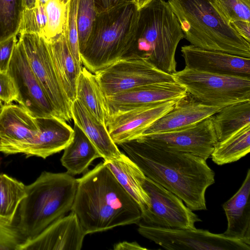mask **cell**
I'll return each instance as SVG.
<instances>
[{
  "instance_id": "obj_43",
  "label": "cell",
  "mask_w": 250,
  "mask_h": 250,
  "mask_svg": "<svg viewBox=\"0 0 250 250\" xmlns=\"http://www.w3.org/2000/svg\"><path fill=\"white\" fill-rule=\"evenodd\" d=\"M152 0H135V2L138 9L140 10L150 2Z\"/></svg>"
},
{
  "instance_id": "obj_14",
  "label": "cell",
  "mask_w": 250,
  "mask_h": 250,
  "mask_svg": "<svg viewBox=\"0 0 250 250\" xmlns=\"http://www.w3.org/2000/svg\"><path fill=\"white\" fill-rule=\"evenodd\" d=\"M38 131L35 118L21 106L9 104L0 107V152L24 154Z\"/></svg>"
},
{
  "instance_id": "obj_42",
  "label": "cell",
  "mask_w": 250,
  "mask_h": 250,
  "mask_svg": "<svg viewBox=\"0 0 250 250\" xmlns=\"http://www.w3.org/2000/svg\"><path fill=\"white\" fill-rule=\"evenodd\" d=\"M24 9H31L36 5V0H23Z\"/></svg>"
},
{
  "instance_id": "obj_21",
  "label": "cell",
  "mask_w": 250,
  "mask_h": 250,
  "mask_svg": "<svg viewBox=\"0 0 250 250\" xmlns=\"http://www.w3.org/2000/svg\"><path fill=\"white\" fill-rule=\"evenodd\" d=\"M250 169L239 190L223 205L228 221L225 235L250 245Z\"/></svg>"
},
{
  "instance_id": "obj_41",
  "label": "cell",
  "mask_w": 250,
  "mask_h": 250,
  "mask_svg": "<svg viewBox=\"0 0 250 250\" xmlns=\"http://www.w3.org/2000/svg\"><path fill=\"white\" fill-rule=\"evenodd\" d=\"M114 249L116 250H144L146 248L141 246L136 242H128L124 241L115 244L114 246Z\"/></svg>"
},
{
  "instance_id": "obj_13",
  "label": "cell",
  "mask_w": 250,
  "mask_h": 250,
  "mask_svg": "<svg viewBox=\"0 0 250 250\" xmlns=\"http://www.w3.org/2000/svg\"><path fill=\"white\" fill-rule=\"evenodd\" d=\"M138 138L158 147L191 153L206 160L210 157L218 142L213 116L183 129L142 135Z\"/></svg>"
},
{
  "instance_id": "obj_10",
  "label": "cell",
  "mask_w": 250,
  "mask_h": 250,
  "mask_svg": "<svg viewBox=\"0 0 250 250\" xmlns=\"http://www.w3.org/2000/svg\"><path fill=\"white\" fill-rule=\"evenodd\" d=\"M138 231L143 237L166 250H250V245L202 229L164 228L150 226L141 221Z\"/></svg>"
},
{
  "instance_id": "obj_44",
  "label": "cell",
  "mask_w": 250,
  "mask_h": 250,
  "mask_svg": "<svg viewBox=\"0 0 250 250\" xmlns=\"http://www.w3.org/2000/svg\"><path fill=\"white\" fill-rule=\"evenodd\" d=\"M43 5H45L48 0H36Z\"/></svg>"
},
{
  "instance_id": "obj_20",
  "label": "cell",
  "mask_w": 250,
  "mask_h": 250,
  "mask_svg": "<svg viewBox=\"0 0 250 250\" xmlns=\"http://www.w3.org/2000/svg\"><path fill=\"white\" fill-rule=\"evenodd\" d=\"M39 131L26 157H47L63 150L71 141L73 128L58 117L35 118Z\"/></svg>"
},
{
  "instance_id": "obj_29",
  "label": "cell",
  "mask_w": 250,
  "mask_h": 250,
  "mask_svg": "<svg viewBox=\"0 0 250 250\" xmlns=\"http://www.w3.org/2000/svg\"><path fill=\"white\" fill-rule=\"evenodd\" d=\"M26 195L23 183L7 174H0V222L14 223L20 204Z\"/></svg>"
},
{
  "instance_id": "obj_2",
  "label": "cell",
  "mask_w": 250,
  "mask_h": 250,
  "mask_svg": "<svg viewBox=\"0 0 250 250\" xmlns=\"http://www.w3.org/2000/svg\"><path fill=\"white\" fill-rule=\"evenodd\" d=\"M77 180L71 211L77 216L86 235L141 222L139 206L104 161Z\"/></svg>"
},
{
  "instance_id": "obj_15",
  "label": "cell",
  "mask_w": 250,
  "mask_h": 250,
  "mask_svg": "<svg viewBox=\"0 0 250 250\" xmlns=\"http://www.w3.org/2000/svg\"><path fill=\"white\" fill-rule=\"evenodd\" d=\"M179 100L139 106L107 117L105 125L112 140L118 146L136 139Z\"/></svg>"
},
{
  "instance_id": "obj_17",
  "label": "cell",
  "mask_w": 250,
  "mask_h": 250,
  "mask_svg": "<svg viewBox=\"0 0 250 250\" xmlns=\"http://www.w3.org/2000/svg\"><path fill=\"white\" fill-rule=\"evenodd\" d=\"M85 235L77 216L71 211L26 240L19 250H80Z\"/></svg>"
},
{
  "instance_id": "obj_23",
  "label": "cell",
  "mask_w": 250,
  "mask_h": 250,
  "mask_svg": "<svg viewBox=\"0 0 250 250\" xmlns=\"http://www.w3.org/2000/svg\"><path fill=\"white\" fill-rule=\"evenodd\" d=\"M124 189L140 207L142 217L150 207L149 197L143 187L146 176L127 155L104 161Z\"/></svg>"
},
{
  "instance_id": "obj_34",
  "label": "cell",
  "mask_w": 250,
  "mask_h": 250,
  "mask_svg": "<svg viewBox=\"0 0 250 250\" xmlns=\"http://www.w3.org/2000/svg\"><path fill=\"white\" fill-rule=\"evenodd\" d=\"M46 21L44 5L36 0L34 7L24 9L19 34H35L43 36Z\"/></svg>"
},
{
  "instance_id": "obj_9",
  "label": "cell",
  "mask_w": 250,
  "mask_h": 250,
  "mask_svg": "<svg viewBox=\"0 0 250 250\" xmlns=\"http://www.w3.org/2000/svg\"><path fill=\"white\" fill-rule=\"evenodd\" d=\"M94 74L104 97L146 84L175 82L171 74L135 54L125 56Z\"/></svg>"
},
{
  "instance_id": "obj_36",
  "label": "cell",
  "mask_w": 250,
  "mask_h": 250,
  "mask_svg": "<svg viewBox=\"0 0 250 250\" xmlns=\"http://www.w3.org/2000/svg\"><path fill=\"white\" fill-rule=\"evenodd\" d=\"M27 240L15 222L12 224L0 222V250H19Z\"/></svg>"
},
{
  "instance_id": "obj_26",
  "label": "cell",
  "mask_w": 250,
  "mask_h": 250,
  "mask_svg": "<svg viewBox=\"0 0 250 250\" xmlns=\"http://www.w3.org/2000/svg\"><path fill=\"white\" fill-rule=\"evenodd\" d=\"M76 99L99 121L105 124L104 96L95 74L84 66L79 75Z\"/></svg>"
},
{
  "instance_id": "obj_12",
  "label": "cell",
  "mask_w": 250,
  "mask_h": 250,
  "mask_svg": "<svg viewBox=\"0 0 250 250\" xmlns=\"http://www.w3.org/2000/svg\"><path fill=\"white\" fill-rule=\"evenodd\" d=\"M7 73L18 92L17 102L31 115L59 117L34 74L20 40L14 47Z\"/></svg>"
},
{
  "instance_id": "obj_31",
  "label": "cell",
  "mask_w": 250,
  "mask_h": 250,
  "mask_svg": "<svg viewBox=\"0 0 250 250\" xmlns=\"http://www.w3.org/2000/svg\"><path fill=\"white\" fill-rule=\"evenodd\" d=\"M67 4L60 0H48L44 5L46 24L43 37L51 40L63 33L66 24Z\"/></svg>"
},
{
  "instance_id": "obj_16",
  "label": "cell",
  "mask_w": 250,
  "mask_h": 250,
  "mask_svg": "<svg viewBox=\"0 0 250 250\" xmlns=\"http://www.w3.org/2000/svg\"><path fill=\"white\" fill-rule=\"evenodd\" d=\"M187 94L186 88L175 82L136 87L104 97L105 119L113 114L139 106L179 100Z\"/></svg>"
},
{
  "instance_id": "obj_30",
  "label": "cell",
  "mask_w": 250,
  "mask_h": 250,
  "mask_svg": "<svg viewBox=\"0 0 250 250\" xmlns=\"http://www.w3.org/2000/svg\"><path fill=\"white\" fill-rule=\"evenodd\" d=\"M23 0H0V42L19 34Z\"/></svg>"
},
{
  "instance_id": "obj_18",
  "label": "cell",
  "mask_w": 250,
  "mask_h": 250,
  "mask_svg": "<svg viewBox=\"0 0 250 250\" xmlns=\"http://www.w3.org/2000/svg\"><path fill=\"white\" fill-rule=\"evenodd\" d=\"M186 68L212 73L250 77V58L203 49L192 44L181 47Z\"/></svg>"
},
{
  "instance_id": "obj_3",
  "label": "cell",
  "mask_w": 250,
  "mask_h": 250,
  "mask_svg": "<svg viewBox=\"0 0 250 250\" xmlns=\"http://www.w3.org/2000/svg\"><path fill=\"white\" fill-rule=\"evenodd\" d=\"M190 44L250 58V42L230 25L216 0H168Z\"/></svg>"
},
{
  "instance_id": "obj_1",
  "label": "cell",
  "mask_w": 250,
  "mask_h": 250,
  "mask_svg": "<svg viewBox=\"0 0 250 250\" xmlns=\"http://www.w3.org/2000/svg\"><path fill=\"white\" fill-rule=\"evenodd\" d=\"M146 177L180 198L192 210H206L205 192L215 173L203 158L158 147L142 139L119 144Z\"/></svg>"
},
{
  "instance_id": "obj_24",
  "label": "cell",
  "mask_w": 250,
  "mask_h": 250,
  "mask_svg": "<svg viewBox=\"0 0 250 250\" xmlns=\"http://www.w3.org/2000/svg\"><path fill=\"white\" fill-rule=\"evenodd\" d=\"M73 131L72 139L63 149L61 159L62 165L66 168V172L71 175L85 173L95 159L101 158L90 139L75 124Z\"/></svg>"
},
{
  "instance_id": "obj_8",
  "label": "cell",
  "mask_w": 250,
  "mask_h": 250,
  "mask_svg": "<svg viewBox=\"0 0 250 250\" xmlns=\"http://www.w3.org/2000/svg\"><path fill=\"white\" fill-rule=\"evenodd\" d=\"M21 41L34 74L61 119H72V103L65 93L50 52L48 42L42 36L20 34Z\"/></svg>"
},
{
  "instance_id": "obj_32",
  "label": "cell",
  "mask_w": 250,
  "mask_h": 250,
  "mask_svg": "<svg viewBox=\"0 0 250 250\" xmlns=\"http://www.w3.org/2000/svg\"><path fill=\"white\" fill-rule=\"evenodd\" d=\"M79 0H71L67 4V13L64 33L69 51L80 72L82 67L81 59L77 14Z\"/></svg>"
},
{
  "instance_id": "obj_37",
  "label": "cell",
  "mask_w": 250,
  "mask_h": 250,
  "mask_svg": "<svg viewBox=\"0 0 250 250\" xmlns=\"http://www.w3.org/2000/svg\"><path fill=\"white\" fill-rule=\"evenodd\" d=\"M18 92L15 83L8 74L0 72V104H11L17 101Z\"/></svg>"
},
{
  "instance_id": "obj_40",
  "label": "cell",
  "mask_w": 250,
  "mask_h": 250,
  "mask_svg": "<svg viewBox=\"0 0 250 250\" xmlns=\"http://www.w3.org/2000/svg\"><path fill=\"white\" fill-rule=\"evenodd\" d=\"M230 24L241 37L250 42V22L236 21L230 22Z\"/></svg>"
},
{
  "instance_id": "obj_4",
  "label": "cell",
  "mask_w": 250,
  "mask_h": 250,
  "mask_svg": "<svg viewBox=\"0 0 250 250\" xmlns=\"http://www.w3.org/2000/svg\"><path fill=\"white\" fill-rule=\"evenodd\" d=\"M77 188V179L66 172L43 171L26 186L27 195L18 208L16 223L27 240L71 211Z\"/></svg>"
},
{
  "instance_id": "obj_11",
  "label": "cell",
  "mask_w": 250,
  "mask_h": 250,
  "mask_svg": "<svg viewBox=\"0 0 250 250\" xmlns=\"http://www.w3.org/2000/svg\"><path fill=\"white\" fill-rule=\"evenodd\" d=\"M143 187L150 207L142 222L164 228L194 229L195 224L202 221L180 198L160 184L146 177Z\"/></svg>"
},
{
  "instance_id": "obj_5",
  "label": "cell",
  "mask_w": 250,
  "mask_h": 250,
  "mask_svg": "<svg viewBox=\"0 0 250 250\" xmlns=\"http://www.w3.org/2000/svg\"><path fill=\"white\" fill-rule=\"evenodd\" d=\"M139 12L133 2L97 14L80 54L82 64L94 73L128 55L133 45Z\"/></svg>"
},
{
  "instance_id": "obj_28",
  "label": "cell",
  "mask_w": 250,
  "mask_h": 250,
  "mask_svg": "<svg viewBox=\"0 0 250 250\" xmlns=\"http://www.w3.org/2000/svg\"><path fill=\"white\" fill-rule=\"evenodd\" d=\"M250 151V125L218 142L211 154L213 162L223 165L236 162Z\"/></svg>"
},
{
  "instance_id": "obj_39",
  "label": "cell",
  "mask_w": 250,
  "mask_h": 250,
  "mask_svg": "<svg viewBox=\"0 0 250 250\" xmlns=\"http://www.w3.org/2000/svg\"><path fill=\"white\" fill-rule=\"evenodd\" d=\"M133 2L135 0H95V6L98 14Z\"/></svg>"
},
{
  "instance_id": "obj_25",
  "label": "cell",
  "mask_w": 250,
  "mask_h": 250,
  "mask_svg": "<svg viewBox=\"0 0 250 250\" xmlns=\"http://www.w3.org/2000/svg\"><path fill=\"white\" fill-rule=\"evenodd\" d=\"M47 41L62 86L72 103L76 99L77 82L80 72L69 51L64 33Z\"/></svg>"
},
{
  "instance_id": "obj_45",
  "label": "cell",
  "mask_w": 250,
  "mask_h": 250,
  "mask_svg": "<svg viewBox=\"0 0 250 250\" xmlns=\"http://www.w3.org/2000/svg\"><path fill=\"white\" fill-rule=\"evenodd\" d=\"M60 0L65 4H67L71 0Z\"/></svg>"
},
{
  "instance_id": "obj_38",
  "label": "cell",
  "mask_w": 250,
  "mask_h": 250,
  "mask_svg": "<svg viewBox=\"0 0 250 250\" xmlns=\"http://www.w3.org/2000/svg\"><path fill=\"white\" fill-rule=\"evenodd\" d=\"M17 42V36H13L0 42V73H8L13 52Z\"/></svg>"
},
{
  "instance_id": "obj_27",
  "label": "cell",
  "mask_w": 250,
  "mask_h": 250,
  "mask_svg": "<svg viewBox=\"0 0 250 250\" xmlns=\"http://www.w3.org/2000/svg\"><path fill=\"white\" fill-rule=\"evenodd\" d=\"M250 100L222 108L213 115V123L218 142L250 125Z\"/></svg>"
},
{
  "instance_id": "obj_35",
  "label": "cell",
  "mask_w": 250,
  "mask_h": 250,
  "mask_svg": "<svg viewBox=\"0 0 250 250\" xmlns=\"http://www.w3.org/2000/svg\"><path fill=\"white\" fill-rule=\"evenodd\" d=\"M223 13L230 22H250V0H216Z\"/></svg>"
},
{
  "instance_id": "obj_6",
  "label": "cell",
  "mask_w": 250,
  "mask_h": 250,
  "mask_svg": "<svg viewBox=\"0 0 250 250\" xmlns=\"http://www.w3.org/2000/svg\"><path fill=\"white\" fill-rule=\"evenodd\" d=\"M183 38L180 23L167 1L152 0L140 9L128 55L145 58L159 70L172 75L176 71V50Z\"/></svg>"
},
{
  "instance_id": "obj_19",
  "label": "cell",
  "mask_w": 250,
  "mask_h": 250,
  "mask_svg": "<svg viewBox=\"0 0 250 250\" xmlns=\"http://www.w3.org/2000/svg\"><path fill=\"white\" fill-rule=\"evenodd\" d=\"M222 108L204 104L188 94L142 135L173 131L190 126L214 115Z\"/></svg>"
},
{
  "instance_id": "obj_22",
  "label": "cell",
  "mask_w": 250,
  "mask_h": 250,
  "mask_svg": "<svg viewBox=\"0 0 250 250\" xmlns=\"http://www.w3.org/2000/svg\"><path fill=\"white\" fill-rule=\"evenodd\" d=\"M72 117L97 148L104 161L117 159L122 153L112 140L105 124L99 121L81 103L72 102Z\"/></svg>"
},
{
  "instance_id": "obj_7",
  "label": "cell",
  "mask_w": 250,
  "mask_h": 250,
  "mask_svg": "<svg viewBox=\"0 0 250 250\" xmlns=\"http://www.w3.org/2000/svg\"><path fill=\"white\" fill-rule=\"evenodd\" d=\"M172 76L195 100L224 107L250 100V77L212 73L185 67Z\"/></svg>"
},
{
  "instance_id": "obj_33",
  "label": "cell",
  "mask_w": 250,
  "mask_h": 250,
  "mask_svg": "<svg viewBox=\"0 0 250 250\" xmlns=\"http://www.w3.org/2000/svg\"><path fill=\"white\" fill-rule=\"evenodd\" d=\"M97 14L95 0H79L77 21L80 54L84 49Z\"/></svg>"
}]
</instances>
